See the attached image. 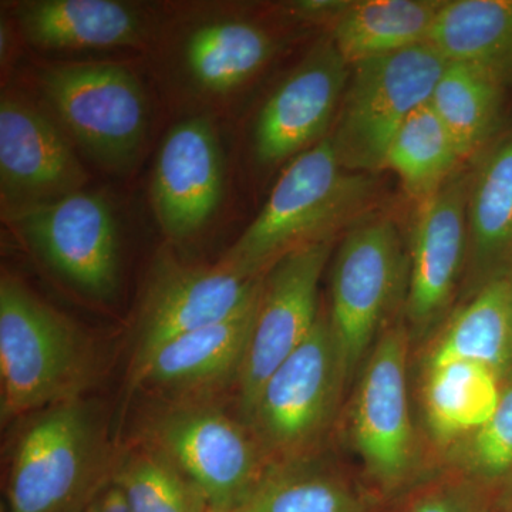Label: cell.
Instances as JSON below:
<instances>
[{"instance_id": "52a82bcc", "label": "cell", "mask_w": 512, "mask_h": 512, "mask_svg": "<svg viewBox=\"0 0 512 512\" xmlns=\"http://www.w3.org/2000/svg\"><path fill=\"white\" fill-rule=\"evenodd\" d=\"M346 386L329 316L266 380L249 416L259 444L282 460L301 457L325 433Z\"/></svg>"}, {"instance_id": "d6986e66", "label": "cell", "mask_w": 512, "mask_h": 512, "mask_svg": "<svg viewBox=\"0 0 512 512\" xmlns=\"http://www.w3.org/2000/svg\"><path fill=\"white\" fill-rule=\"evenodd\" d=\"M468 265L474 291L512 271V134L501 138L470 178Z\"/></svg>"}, {"instance_id": "ba28073f", "label": "cell", "mask_w": 512, "mask_h": 512, "mask_svg": "<svg viewBox=\"0 0 512 512\" xmlns=\"http://www.w3.org/2000/svg\"><path fill=\"white\" fill-rule=\"evenodd\" d=\"M97 427L86 404L50 407L20 437L5 512H69L87 493L97 461Z\"/></svg>"}, {"instance_id": "8fae6325", "label": "cell", "mask_w": 512, "mask_h": 512, "mask_svg": "<svg viewBox=\"0 0 512 512\" xmlns=\"http://www.w3.org/2000/svg\"><path fill=\"white\" fill-rule=\"evenodd\" d=\"M153 440L212 510H239L266 471L247 431L217 410L194 407L164 414L154 424Z\"/></svg>"}, {"instance_id": "4fadbf2b", "label": "cell", "mask_w": 512, "mask_h": 512, "mask_svg": "<svg viewBox=\"0 0 512 512\" xmlns=\"http://www.w3.org/2000/svg\"><path fill=\"white\" fill-rule=\"evenodd\" d=\"M470 178L454 174L419 200L410 241L404 295L409 335L430 332L446 315L468 259L467 197Z\"/></svg>"}, {"instance_id": "83f0119b", "label": "cell", "mask_w": 512, "mask_h": 512, "mask_svg": "<svg viewBox=\"0 0 512 512\" xmlns=\"http://www.w3.org/2000/svg\"><path fill=\"white\" fill-rule=\"evenodd\" d=\"M131 512H207L200 490L158 451L124 461L111 478Z\"/></svg>"}, {"instance_id": "6da1fadb", "label": "cell", "mask_w": 512, "mask_h": 512, "mask_svg": "<svg viewBox=\"0 0 512 512\" xmlns=\"http://www.w3.org/2000/svg\"><path fill=\"white\" fill-rule=\"evenodd\" d=\"M372 178L340 163L326 137L293 158L261 212L218 262L244 278H259L293 249L332 237L372 198Z\"/></svg>"}, {"instance_id": "277c9868", "label": "cell", "mask_w": 512, "mask_h": 512, "mask_svg": "<svg viewBox=\"0 0 512 512\" xmlns=\"http://www.w3.org/2000/svg\"><path fill=\"white\" fill-rule=\"evenodd\" d=\"M447 59L430 43L353 64L330 138L352 173L384 167L387 150L414 110L429 103Z\"/></svg>"}, {"instance_id": "ac0fdd59", "label": "cell", "mask_w": 512, "mask_h": 512, "mask_svg": "<svg viewBox=\"0 0 512 512\" xmlns=\"http://www.w3.org/2000/svg\"><path fill=\"white\" fill-rule=\"evenodd\" d=\"M20 32L45 50L140 47L143 16L119 0H30L16 6Z\"/></svg>"}, {"instance_id": "5bb4252c", "label": "cell", "mask_w": 512, "mask_h": 512, "mask_svg": "<svg viewBox=\"0 0 512 512\" xmlns=\"http://www.w3.org/2000/svg\"><path fill=\"white\" fill-rule=\"evenodd\" d=\"M349 64L322 39L269 96L254 127V154L275 165L325 140L349 83Z\"/></svg>"}, {"instance_id": "9a60e30c", "label": "cell", "mask_w": 512, "mask_h": 512, "mask_svg": "<svg viewBox=\"0 0 512 512\" xmlns=\"http://www.w3.org/2000/svg\"><path fill=\"white\" fill-rule=\"evenodd\" d=\"M220 138L210 120L192 117L165 136L154 167L151 201L168 238L184 241L214 217L224 195Z\"/></svg>"}, {"instance_id": "2e32d148", "label": "cell", "mask_w": 512, "mask_h": 512, "mask_svg": "<svg viewBox=\"0 0 512 512\" xmlns=\"http://www.w3.org/2000/svg\"><path fill=\"white\" fill-rule=\"evenodd\" d=\"M261 285L262 276L244 278L218 265H164L144 298L133 365L170 340L234 315L258 295Z\"/></svg>"}, {"instance_id": "5b68a950", "label": "cell", "mask_w": 512, "mask_h": 512, "mask_svg": "<svg viewBox=\"0 0 512 512\" xmlns=\"http://www.w3.org/2000/svg\"><path fill=\"white\" fill-rule=\"evenodd\" d=\"M402 239L389 218L375 217L355 225L332 266L329 322L348 384L382 335V325L400 292H406Z\"/></svg>"}, {"instance_id": "4dcf8cb0", "label": "cell", "mask_w": 512, "mask_h": 512, "mask_svg": "<svg viewBox=\"0 0 512 512\" xmlns=\"http://www.w3.org/2000/svg\"><path fill=\"white\" fill-rule=\"evenodd\" d=\"M348 0H302L292 3V10L298 18L313 20V22L335 23L349 8Z\"/></svg>"}, {"instance_id": "f546056e", "label": "cell", "mask_w": 512, "mask_h": 512, "mask_svg": "<svg viewBox=\"0 0 512 512\" xmlns=\"http://www.w3.org/2000/svg\"><path fill=\"white\" fill-rule=\"evenodd\" d=\"M493 491L458 473L417 488L400 512H493Z\"/></svg>"}, {"instance_id": "f1b7e54d", "label": "cell", "mask_w": 512, "mask_h": 512, "mask_svg": "<svg viewBox=\"0 0 512 512\" xmlns=\"http://www.w3.org/2000/svg\"><path fill=\"white\" fill-rule=\"evenodd\" d=\"M460 473L495 490L512 478V372L490 420L454 447Z\"/></svg>"}, {"instance_id": "9c48e42d", "label": "cell", "mask_w": 512, "mask_h": 512, "mask_svg": "<svg viewBox=\"0 0 512 512\" xmlns=\"http://www.w3.org/2000/svg\"><path fill=\"white\" fill-rule=\"evenodd\" d=\"M333 238L282 256L262 278L251 339L238 375L239 407L248 421L266 380L311 335L320 313L319 282Z\"/></svg>"}, {"instance_id": "4316f807", "label": "cell", "mask_w": 512, "mask_h": 512, "mask_svg": "<svg viewBox=\"0 0 512 512\" xmlns=\"http://www.w3.org/2000/svg\"><path fill=\"white\" fill-rule=\"evenodd\" d=\"M238 512H367V507L340 478L289 461L268 468Z\"/></svg>"}, {"instance_id": "484cf974", "label": "cell", "mask_w": 512, "mask_h": 512, "mask_svg": "<svg viewBox=\"0 0 512 512\" xmlns=\"http://www.w3.org/2000/svg\"><path fill=\"white\" fill-rule=\"evenodd\" d=\"M463 160L456 140L426 103L414 110L397 131L383 168L393 171L404 188L421 200L450 180Z\"/></svg>"}, {"instance_id": "44dd1931", "label": "cell", "mask_w": 512, "mask_h": 512, "mask_svg": "<svg viewBox=\"0 0 512 512\" xmlns=\"http://www.w3.org/2000/svg\"><path fill=\"white\" fill-rule=\"evenodd\" d=\"M503 377L476 362H451L421 369L424 421L437 446L456 447L493 417Z\"/></svg>"}, {"instance_id": "e0dca14e", "label": "cell", "mask_w": 512, "mask_h": 512, "mask_svg": "<svg viewBox=\"0 0 512 512\" xmlns=\"http://www.w3.org/2000/svg\"><path fill=\"white\" fill-rule=\"evenodd\" d=\"M262 288V285H261ZM259 296L234 315L170 340L133 365L134 383L157 389H200L239 375Z\"/></svg>"}, {"instance_id": "cb8c5ba5", "label": "cell", "mask_w": 512, "mask_h": 512, "mask_svg": "<svg viewBox=\"0 0 512 512\" xmlns=\"http://www.w3.org/2000/svg\"><path fill=\"white\" fill-rule=\"evenodd\" d=\"M429 43L447 62L512 80V0H446Z\"/></svg>"}, {"instance_id": "30bf717a", "label": "cell", "mask_w": 512, "mask_h": 512, "mask_svg": "<svg viewBox=\"0 0 512 512\" xmlns=\"http://www.w3.org/2000/svg\"><path fill=\"white\" fill-rule=\"evenodd\" d=\"M13 222L30 247L64 281L100 301L116 295L120 235L106 198L96 192H74Z\"/></svg>"}, {"instance_id": "7c38bea8", "label": "cell", "mask_w": 512, "mask_h": 512, "mask_svg": "<svg viewBox=\"0 0 512 512\" xmlns=\"http://www.w3.org/2000/svg\"><path fill=\"white\" fill-rule=\"evenodd\" d=\"M87 173L70 138L18 96L0 100V192L8 220L83 190Z\"/></svg>"}, {"instance_id": "d4e9b609", "label": "cell", "mask_w": 512, "mask_h": 512, "mask_svg": "<svg viewBox=\"0 0 512 512\" xmlns=\"http://www.w3.org/2000/svg\"><path fill=\"white\" fill-rule=\"evenodd\" d=\"M501 101L503 83L491 74L473 64L448 62L429 103L466 160L493 137Z\"/></svg>"}, {"instance_id": "3957f363", "label": "cell", "mask_w": 512, "mask_h": 512, "mask_svg": "<svg viewBox=\"0 0 512 512\" xmlns=\"http://www.w3.org/2000/svg\"><path fill=\"white\" fill-rule=\"evenodd\" d=\"M37 87L70 141L107 170L130 167L146 141L148 104L136 76L120 64L49 66Z\"/></svg>"}, {"instance_id": "ffe728a7", "label": "cell", "mask_w": 512, "mask_h": 512, "mask_svg": "<svg viewBox=\"0 0 512 512\" xmlns=\"http://www.w3.org/2000/svg\"><path fill=\"white\" fill-rule=\"evenodd\" d=\"M476 362L512 372V271L480 286L430 343L423 366Z\"/></svg>"}, {"instance_id": "7402d4cb", "label": "cell", "mask_w": 512, "mask_h": 512, "mask_svg": "<svg viewBox=\"0 0 512 512\" xmlns=\"http://www.w3.org/2000/svg\"><path fill=\"white\" fill-rule=\"evenodd\" d=\"M446 0L352 2L332 25L330 39L350 67L429 43Z\"/></svg>"}, {"instance_id": "1f68e13d", "label": "cell", "mask_w": 512, "mask_h": 512, "mask_svg": "<svg viewBox=\"0 0 512 512\" xmlns=\"http://www.w3.org/2000/svg\"><path fill=\"white\" fill-rule=\"evenodd\" d=\"M84 512H131L126 498L113 480L94 491Z\"/></svg>"}, {"instance_id": "d6a6232c", "label": "cell", "mask_w": 512, "mask_h": 512, "mask_svg": "<svg viewBox=\"0 0 512 512\" xmlns=\"http://www.w3.org/2000/svg\"><path fill=\"white\" fill-rule=\"evenodd\" d=\"M207 512H238V510L237 511H221V510H212V508H208Z\"/></svg>"}, {"instance_id": "836d02e7", "label": "cell", "mask_w": 512, "mask_h": 512, "mask_svg": "<svg viewBox=\"0 0 512 512\" xmlns=\"http://www.w3.org/2000/svg\"><path fill=\"white\" fill-rule=\"evenodd\" d=\"M507 512H512V507L510 508V510H508Z\"/></svg>"}, {"instance_id": "7a4b0ae2", "label": "cell", "mask_w": 512, "mask_h": 512, "mask_svg": "<svg viewBox=\"0 0 512 512\" xmlns=\"http://www.w3.org/2000/svg\"><path fill=\"white\" fill-rule=\"evenodd\" d=\"M92 373L86 340L62 313L9 274L0 281L3 423L77 400Z\"/></svg>"}, {"instance_id": "603a6c76", "label": "cell", "mask_w": 512, "mask_h": 512, "mask_svg": "<svg viewBox=\"0 0 512 512\" xmlns=\"http://www.w3.org/2000/svg\"><path fill=\"white\" fill-rule=\"evenodd\" d=\"M271 33L247 20L204 23L184 43L183 59L192 82L202 92L227 94L251 80L271 60Z\"/></svg>"}, {"instance_id": "8992f818", "label": "cell", "mask_w": 512, "mask_h": 512, "mask_svg": "<svg viewBox=\"0 0 512 512\" xmlns=\"http://www.w3.org/2000/svg\"><path fill=\"white\" fill-rule=\"evenodd\" d=\"M409 340L406 326L384 330L360 370L350 410V441L384 493L409 483L419 460L407 390Z\"/></svg>"}]
</instances>
